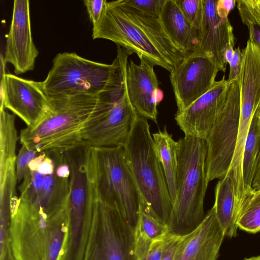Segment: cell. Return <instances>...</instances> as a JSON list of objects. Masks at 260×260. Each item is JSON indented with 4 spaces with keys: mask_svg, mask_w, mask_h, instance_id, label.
Segmentation results:
<instances>
[{
    "mask_svg": "<svg viewBox=\"0 0 260 260\" xmlns=\"http://www.w3.org/2000/svg\"><path fill=\"white\" fill-rule=\"evenodd\" d=\"M67 212L50 215L18 198L12 203L10 244L15 260H60Z\"/></svg>",
    "mask_w": 260,
    "mask_h": 260,
    "instance_id": "obj_6",
    "label": "cell"
},
{
    "mask_svg": "<svg viewBox=\"0 0 260 260\" xmlns=\"http://www.w3.org/2000/svg\"><path fill=\"white\" fill-rule=\"evenodd\" d=\"M256 113L258 118L259 125H260V105L258 106L257 110H256Z\"/></svg>",
    "mask_w": 260,
    "mask_h": 260,
    "instance_id": "obj_40",
    "label": "cell"
},
{
    "mask_svg": "<svg viewBox=\"0 0 260 260\" xmlns=\"http://www.w3.org/2000/svg\"><path fill=\"white\" fill-rule=\"evenodd\" d=\"M219 71L209 57L193 52L170 72V79L181 112L206 93L215 82Z\"/></svg>",
    "mask_w": 260,
    "mask_h": 260,
    "instance_id": "obj_12",
    "label": "cell"
},
{
    "mask_svg": "<svg viewBox=\"0 0 260 260\" xmlns=\"http://www.w3.org/2000/svg\"><path fill=\"white\" fill-rule=\"evenodd\" d=\"M0 260H15L11 248L10 244L5 251L0 254Z\"/></svg>",
    "mask_w": 260,
    "mask_h": 260,
    "instance_id": "obj_38",
    "label": "cell"
},
{
    "mask_svg": "<svg viewBox=\"0 0 260 260\" xmlns=\"http://www.w3.org/2000/svg\"><path fill=\"white\" fill-rule=\"evenodd\" d=\"M243 59L242 50L238 46L234 49L233 56L229 63L230 64V72L229 79L230 82L238 79L241 72Z\"/></svg>",
    "mask_w": 260,
    "mask_h": 260,
    "instance_id": "obj_32",
    "label": "cell"
},
{
    "mask_svg": "<svg viewBox=\"0 0 260 260\" xmlns=\"http://www.w3.org/2000/svg\"><path fill=\"white\" fill-rule=\"evenodd\" d=\"M240 114L238 79L230 82L224 106L205 139L207 181L222 179L227 174L234 154Z\"/></svg>",
    "mask_w": 260,
    "mask_h": 260,
    "instance_id": "obj_10",
    "label": "cell"
},
{
    "mask_svg": "<svg viewBox=\"0 0 260 260\" xmlns=\"http://www.w3.org/2000/svg\"><path fill=\"white\" fill-rule=\"evenodd\" d=\"M123 2L142 12L159 17L165 0H123Z\"/></svg>",
    "mask_w": 260,
    "mask_h": 260,
    "instance_id": "obj_29",
    "label": "cell"
},
{
    "mask_svg": "<svg viewBox=\"0 0 260 260\" xmlns=\"http://www.w3.org/2000/svg\"><path fill=\"white\" fill-rule=\"evenodd\" d=\"M38 54L31 36L29 1L15 0L7 37L5 62L11 63L14 73L19 75L33 70Z\"/></svg>",
    "mask_w": 260,
    "mask_h": 260,
    "instance_id": "obj_16",
    "label": "cell"
},
{
    "mask_svg": "<svg viewBox=\"0 0 260 260\" xmlns=\"http://www.w3.org/2000/svg\"><path fill=\"white\" fill-rule=\"evenodd\" d=\"M140 63L131 60L126 69V83L129 100L138 114L157 123V105L163 93L154 71L155 65L143 55Z\"/></svg>",
    "mask_w": 260,
    "mask_h": 260,
    "instance_id": "obj_17",
    "label": "cell"
},
{
    "mask_svg": "<svg viewBox=\"0 0 260 260\" xmlns=\"http://www.w3.org/2000/svg\"><path fill=\"white\" fill-rule=\"evenodd\" d=\"M181 236L168 233L164 239L160 260H173Z\"/></svg>",
    "mask_w": 260,
    "mask_h": 260,
    "instance_id": "obj_31",
    "label": "cell"
},
{
    "mask_svg": "<svg viewBox=\"0 0 260 260\" xmlns=\"http://www.w3.org/2000/svg\"><path fill=\"white\" fill-rule=\"evenodd\" d=\"M164 239L153 241L141 260H160Z\"/></svg>",
    "mask_w": 260,
    "mask_h": 260,
    "instance_id": "obj_33",
    "label": "cell"
},
{
    "mask_svg": "<svg viewBox=\"0 0 260 260\" xmlns=\"http://www.w3.org/2000/svg\"><path fill=\"white\" fill-rule=\"evenodd\" d=\"M123 147L140 196V209L168 227L172 202L147 118L138 115Z\"/></svg>",
    "mask_w": 260,
    "mask_h": 260,
    "instance_id": "obj_4",
    "label": "cell"
},
{
    "mask_svg": "<svg viewBox=\"0 0 260 260\" xmlns=\"http://www.w3.org/2000/svg\"><path fill=\"white\" fill-rule=\"evenodd\" d=\"M28 167L19 187V198L50 215L67 212L70 176L60 173L55 164L43 162Z\"/></svg>",
    "mask_w": 260,
    "mask_h": 260,
    "instance_id": "obj_11",
    "label": "cell"
},
{
    "mask_svg": "<svg viewBox=\"0 0 260 260\" xmlns=\"http://www.w3.org/2000/svg\"><path fill=\"white\" fill-rule=\"evenodd\" d=\"M136 230L152 241L163 239L169 233L166 225L141 209Z\"/></svg>",
    "mask_w": 260,
    "mask_h": 260,
    "instance_id": "obj_25",
    "label": "cell"
},
{
    "mask_svg": "<svg viewBox=\"0 0 260 260\" xmlns=\"http://www.w3.org/2000/svg\"><path fill=\"white\" fill-rule=\"evenodd\" d=\"M235 44V40L231 41L226 44L224 49L222 57L223 60L226 64L230 62L233 56Z\"/></svg>",
    "mask_w": 260,
    "mask_h": 260,
    "instance_id": "obj_35",
    "label": "cell"
},
{
    "mask_svg": "<svg viewBox=\"0 0 260 260\" xmlns=\"http://www.w3.org/2000/svg\"><path fill=\"white\" fill-rule=\"evenodd\" d=\"M236 4L244 25L260 26V0H238Z\"/></svg>",
    "mask_w": 260,
    "mask_h": 260,
    "instance_id": "obj_27",
    "label": "cell"
},
{
    "mask_svg": "<svg viewBox=\"0 0 260 260\" xmlns=\"http://www.w3.org/2000/svg\"><path fill=\"white\" fill-rule=\"evenodd\" d=\"M252 188L254 190H260V160L252 182Z\"/></svg>",
    "mask_w": 260,
    "mask_h": 260,
    "instance_id": "obj_37",
    "label": "cell"
},
{
    "mask_svg": "<svg viewBox=\"0 0 260 260\" xmlns=\"http://www.w3.org/2000/svg\"><path fill=\"white\" fill-rule=\"evenodd\" d=\"M0 108L8 109L31 126L50 110L51 103L42 82L5 74L1 77Z\"/></svg>",
    "mask_w": 260,
    "mask_h": 260,
    "instance_id": "obj_13",
    "label": "cell"
},
{
    "mask_svg": "<svg viewBox=\"0 0 260 260\" xmlns=\"http://www.w3.org/2000/svg\"><path fill=\"white\" fill-rule=\"evenodd\" d=\"M112 68V64L90 60L75 53H60L42 84L48 97L98 95L105 88Z\"/></svg>",
    "mask_w": 260,
    "mask_h": 260,
    "instance_id": "obj_9",
    "label": "cell"
},
{
    "mask_svg": "<svg viewBox=\"0 0 260 260\" xmlns=\"http://www.w3.org/2000/svg\"><path fill=\"white\" fill-rule=\"evenodd\" d=\"M213 206L225 236L230 238L235 236L238 228L236 202L233 181L229 173L216 184Z\"/></svg>",
    "mask_w": 260,
    "mask_h": 260,
    "instance_id": "obj_21",
    "label": "cell"
},
{
    "mask_svg": "<svg viewBox=\"0 0 260 260\" xmlns=\"http://www.w3.org/2000/svg\"><path fill=\"white\" fill-rule=\"evenodd\" d=\"M138 115L127 92L120 102L84 129L83 140L92 147H123Z\"/></svg>",
    "mask_w": 260,
    "mask_h": 260,
    "instance_id": "obj_15",
    "label": "cell"
},
{
    "mask_svg": "<svg viewBox=\"0 0 260 260\" xmlns=\"http://www.w3.org/2000/svg\"><path fill=\"white\" fill-rule=\"evenodd\" d=\"M236 3V1L234 0H217L216 11L218 16L222 19L228 18V15Z\"/></svg>",
    "mask_w": 260,
    "mask_h": 260,
    "instance_id": "obj_34",
    "label": "cell"
},
{
    "mask_svg": "<svg viewBox=\"0 0 260 260\" xmlns=\"http://www.w3.org/2000/svg\"><path fill=\"white\" fill-rule=\"evenodd\" d=\"M178 145L176 193L172 206L169 233L187 235L203 221L204 200L208 182L206 174L207 147L205 139L181 138Z\"/></svg>",
    "mask_w": 260,
    "mask_h": 260,
    "instance_id": "obj_3",
    "label": "cell"
},
{
    "mask_svg": "<svg viewBox=\"0 0 260 260\" xmlns=\"http://www.w3.org/2000/svg\"><path fill=\"white\" fill-rule=\"evenodd\" d=\"M92 37L110 40L170 72L185 57L165 32L159 17L145 14L123 0L106 1Z\"/></svg>",
    "mask_w": 260,
    "mask_h": 260,
    "instance_id": "obj_1",
    "label": "cell"
},
{
    "mask_svg": "<svg viewBox=\"0 0 260 260\" xmlns=\"http://www.w3.org/2000/svg\"><path fill=\"white\" fill-rule=\"evenodd\" d=\"M230 83L223 76L186 109L176 113L175 119L184 137L206 139L224 106Z\"/></svg>",
    "mask_w": 260,
    "mask_h": 260,
    "instance_id": "obj_14",
    "label": "cell"
},
{
    "mask_svg": "<svg viewBox=\"0 0 260 260\" xmlns=\"http://www.w3.org/2000/svg\"><path fill=\"white\" fill-rule=\"evenodd\" d=\"M153 146L162 166L172 204L176 193L178 166V145L166 128L152 135Z\"/></svg>",
    "mask_w": 260,
    "mask_h": 260,
    "instance_id": "obj_22",
    "label": "cell"
},
{
    "mask_svg": "<svg viewBox=\"0 0 260 260\" xmlns=\"http://www.w3.org/2000/svg\"><path fill=\"white\" fill-rule=\"evenodd\" d=\"M86 147L65 152L71 174L68 230L60 260H83L92 224L94 193L87 171Z\"/></svg>",
    "mask_w": 260,
    "mask_h": 260,
    "instance_id": "obj_7",
    "label": "cell"
},
{
    "mask_svg": "<svg viewBox=\"0 0 260 260\" xmlns=\"http://www.w3.org/2000/svg\"><path fill=\"white\" fill-rule=\"evenodd\" d=\"M86 164L96 198L116 208L126 221L136 229L141 199L123 147L87 146Z\"/></svg>",
    "mask_w": 260,
    "mask_h": 260,
    "instance_id": "obj_5",
    "label": "cell"
},
{
    "mask_svg": "<svg viewBox=\"0 0 260 260\" xmlns=\"http://www.w3.org/2000/svg\"><path fill=\"white\" fill-rule=\"evenodd\" d=\"M243 260H260V256H253L250 258H245Z\"/></svg>",
    "mask_w": 260,
    "mask_h": 260,
    "instance_id": "obj_39",
    "label": "cell"
},
{
    "mask_svg": "<svg viewBox=\"0 0 260 260\" xmlns=\"http://www.w3.org/2000/svg\"><path fill=\"white\" fill-rule=\"evenodd\" d=\"M260 160V125L256 111L252 118L245 143L242 177L245 197L252 190V184Z\"/></svg>",
    "mask_w": 260,
    "mask_h": 260,
    "instance_id": "obj_23",
    "label": "cell"
},
{
    "mask_svg": "<svg viewBox=\"0 0 260 260\" xmlns=\"http://www.w3.org/2000/svg\"><path fill=\"white\" fill-rule=\"evenodd\" d=\"M94 193L93 218L83 260H137L136 229Z\"/></svg>",
    "mask_w": 260,
    "mask_h": 260,
    "instance_id": "obj_8",
    "label": "cell"
},
{
    "mask_svg": "<svg viewBox=\"0 0 260 260\" xmlns=\"http://www.w3.org/2000/svg\"><path fill=\"white\" fill-rule=\"evenodd\" d=\"M159 18L172 43L185 57L196 50L200 43L198 32L184 16L176 0H165Z\"/></svg>",
    "mask_w": 260,
    "mask_h": 260,
    "instance_id": "obj_20",
    "label": "cell"
},
{
    "mask_svg": "<svg viewBox=\"0 0 260 260\" xmlns=\"http://www.w3.org/2000/svg\"><path fill=\"white\" fill-rule=\"evenodd\" d=\"M50 110L21 130L20 142L37 153L66 152L87 146L82 132L97 112L98 95L49 97Z\"/></svg>",
    "mask_w": 260,
    "mask_h": 260,
    "instance_id": "obj_2",
    "label": "cell"
},
{
    "mask_svg": "<svg viewBox=\"0 0 260 260\" xmlns=\"http://www.w3.org/2000/svg\"><path fill=\"white\" fill-rule=\"evenodd\" d=\"M237 224L249 233L260 231V190L252 189L247 193L237 213Z\"/></svg>",
    "mask_w": 260,
    "mask_h": 260,
    "instance_id": "obj_24",
    "label": "cell"
},
{
    "mask_svg": "<svg viewBox=\"0 0 260 260\" xmlns=\"http://www.w3.org/2000/svg\"><path fill=\"white\" fill-rule=\"evenodd\" d=\"M184 16L199 34L204 15V0H176Z\"/></svg>",
    "mask_w": 260,
    "mask_h": 260,
    "instance_id": "obj_26",
    "label": "cell"
},
{
    "mask_svg": "<svg viewBox=\"0 0 260 260\" xmlns=\"http://www.w3.org/2000/svg\"><path fill=\"white\" fill-rule=\"evenodd\" d=\"M225 236L213 206L199 226L181 236L173 260H217Z\"/></svg>",
    "mask_w": 260,
    "mask_h": 260,
    "instance_id": "obj_18",
    "label": "cell"
},
{
    "mask_svg": "<svg viewBox=\"0 0 260 260\" xmlns=\"http://www.w3.org/2000/svg\"><path fill=\"white\" fill-rule=\"evenodd\" d=\"M37 152L22 145L16 159V172L17 182H21L28 170V165Z\"/></svg>",
    "mask_w": 260,
    "mask_h": 260,
    "instance_id": "obj_28",
    "label": "cell"
},
{
    "mask_svg": "<svg viewBox=\"0 0 260 260\" xmlns=\"http://www.w3.org/2000/svg\"><path fill=\"white\" fill-rule=\"evenodd\" d=\"M217 0H204V15L199 31V45L194 51L211 58L219 71L224 72L223 52L226 44L235 40L229 18H220L216 11Z\"/></svg>",
    "mask_w": 260,
    "mask_h": 260,
    "instance_id": "obj_19",
    "label": "cell"
},
{
    "mask_svg": "<svg viewBox=\"0 0 260 260\" xmlns=\"http://www.w3.org/2000/svg\"><path fill=\"white\" fill-rule=\"evenodd\" d=\"M106 0H84L89 18L94 27L100 20L106 4Z\"/></svg>",
    "mask_w": 260,
    "mask_h": 260,
    "instance_id": "obj_30",
    "label": "cell"
},
{
    "mask_svg": "<svg viewBox=\"0 0 260 260\" xmlns=\"http://www.w3.org/2000/svg\"><path fill=\"white\" fill-rule=\"evenodd\" d=\"M248 28L249 36L252 37L260 48V26H250Z\"/></svg>",
    "mask_w": 260,
    "mask_h": 260,
    "instance_id": "obj_36",
    "label": "cell"
}]
</instances>
